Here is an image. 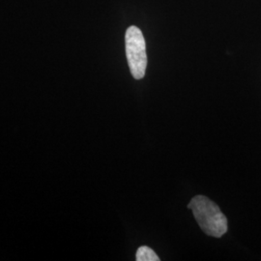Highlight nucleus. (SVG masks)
<instances>
[{
    "label": "nucleus",
    "mask_w": 261,
    "mask_h": 261,
    "mask_svg": "<svg viewBox=\"0 0 261 261\" xmlns=\"http://www.w3.org/2000/svg\"><path fill=\"white\" fill-rule=\"evenodd\" d=\"M126 56L130 74L136 80H141L146 71V44L142 32L137 27H130L125 35Z\"/></svg>",
    "instance_id": "f03ea898"
},
{
    "label": "nucleus",
    "mask_w": 261,
    "mask_h": 261,
    "mask_svg": "<svg viewBox=\"0 0 261 261\" xmlns=\"http://www.w3.org/2000/svg\"><path fill=\"white\" fill-rule=\"evenodd\" d=\"M136 260L137 261H159L160 258L156 252H154L149 247L142 246L139 248L137 255H136Z\"/></svg>",
    "instance_id": "7ed1b4c3"
},
{
    "label": "nucleus",
    "mask_w": 261,
    "mask_h": 261,
    "mask_svg": "<svg viewBox=\"0 0 261 261\" xmlns=\"http://www.w3.org/2000/svg\"><path fill=\"white\" fill-rule=\"evenodd\" d=\"M196 222L207 235L220 238L227 231V219L220 207L204 196H196L188 204Z\"/></svg>",
    "instance_id": "f257e3e1"
}]
</instances>
